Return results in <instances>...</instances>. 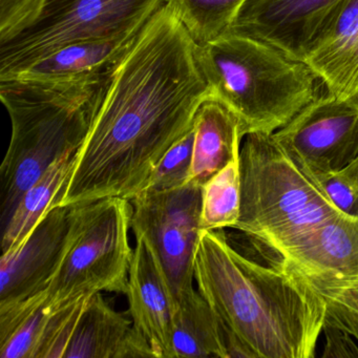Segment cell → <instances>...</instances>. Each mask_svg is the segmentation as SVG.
<instances>
[{
	"mask_svg": "<svg viewBox=\"0 0 358 358\" xmlns=\"http://www.w3.org/2000/svg\"><path fill=\"white\" fill-rule=\"evenodd\" d=\"M196 43L166 5L146 22L102 85L70 179L52 208L135 198L211 96Z\"/></svg>",
	"mask_w": 358,
	"mask_h": 358,
	"instance_id": "6da1fadb",
	"label": "cell"
},
{
	"mask_svg": "<svg viewBox=\"0 0 358 358\" xmlns=\"http://www.w3.org/2000/svg\"><path fill=\"white\" fill-rule=\"evenodd\" d=\"M194 275L221 320L228 358L315 356L326 305L282 259L261 265L223 229L202 230Z\"/></svg>",
	"mask_w": 358,
	"mask_h": 358,
	"instance_id": "7a4b0ae2",
	"label": "cell"
},
{
	"mask_svg": "<svg viewBox=\"0 0 358 358\" xmlns=\"http://www.w3.org/2000/svg\"><path fill=\"white\" fill-rule=\"evenodd\" d=\"M196 56L211 96L238 117L245 137L272 135L318 96L320 80L305 62L252 37L227 31L196 45Z\"/></svg>",
	"mask_w": 358,
	"mask_h": 358,
	"instance_id": "3957f363",
	"label": "cell"
},
{
	"mask_svg": "<svg viewBox=\"0 0 358 358\" xmlns=\"http://www.w3.org/2000/svg\"><path fill=\"white\" fill-rule=\"evenodd\" d=\"M106 80L59 85L0 80L12 123L0 167L3 229L27 190L57 159L81 148Z\"/></svg>",
	"mask_w": 358,
	"mask_h": 358,
	"instance_id": "277c9868",
	"label": "cell"
},
{
	"mask_svg": "<svg viewBox=\"0 0 358 358\" xmlns=\"http://www.w3.org/2000/svg\"><path fill=\"white\" fill-rule=\"evenodd\" d=\"M241 213L234 229L278 257L341 213L287 156L272 135L246 136L241 148Z\"/></svg>",
	"mask_w": 358,
	"mask_h": 358,
	"instance_id": "5b68a950",
	"label": "cell"
},
{
	"mask_svg": "<svg viewBox=\"0 0 358 358\" xmlns=\"http://www.w3.org/2000/svg\"><path fill=\"white\" fill-rule=\"evenodd\" d=\"M131 215V201L117 196L72 205L68 244L45 289V306L60 307L102 291L127 294Z\"/></svg>",
	"mask_w": 358,
	"mask_h": 358,
	"instance_id": "8992f818",
	"label": "cell"
},
{
	"mask_svg": "<svg viewBox=\"0 0 358 358\" xmlns=\"http://www.w3.org/2000/svg\"><path fill=\"white\" fill-rule=\"evenodd\" d=\"M166 0H47L28 30L0 49V75L81 41L137 34Z\"/></svg>",
	"mask_w": 358,
	"mask_h": 358,
	"instance_id": "52a82bcc",
	"label": "cell"
},
{
	"mask_svg": "<svg viewBox=\"0 0 358 358\" xmlns=\"http://www.w3.org/2000/svg\"><path fill=\"white\" fill-rule=\"evenodd\" d=\"M131 203V230L152 248L176 310L194 289V255L202 232V186L187 183L165 192L145 190Z\"/></svg>",
	"mask_w": 358,
	"mask_h": 358,
	"instance_id": "ba28073f",
	"label": "cell"
},
{
	"mask_svg": "<svg viewBox=\"0 0 358 358\" xmlns=\"http://www.w3.org/2000/svg\"><path fill=\"white\" fill-rule=\"evenodd\" d=\"M272 138L306 175L345 169L358 157V94L318 95Z\"/></svg>",
	"mask_w": 358,
	"mask_h": 358,
	"instance_id": "9c48e42d",
	"label": "cell"
},
{
	"mask_svg": "<svg viewBox=\"0 0 358 358\" xmlns=\"http://www.w3.org/2000/svg\"><path fill=\"white\" fill-rule=\"evenodd\" d=\"M343 0H245L230 32L268 43L305 62Z\"/></svg>",
	"mask_w": 358,
	"mask_h": 358,
	"instance_id": "30bf717a",
	"label": "cell"
},
{
	"mask_svg": "<svg viewBox=\"0 0 358 358\" xmlns=\"http://www.w3.org/2000/svg\"><path fill=\"white\" fill-rule=\"evenodd\" d=\"M71 222L72 205L51 208L18 248L1 253L0 306L45 291L66 251Z\"/></svg>",
	"mask_w": 358,
	"mask_h": 358,
	"instance_id": "8fae6325",
	"label": "cell"
},
{
	"mask_svg": "<svg viewBox=\"0 0 358 358\" xmlns=\"http://www.w3.org/2000/svg\"><path fill=\"white\" fill-rule=\"evenodd\" d=\"M134 327L148 341L156 358H173L175 306L148 243L136 238L127 289Z\"/></svg>",
	"mask_w": 358,
	"mask_h": 358,
	"instance_id": "7c38bea8",
	"label": "cell"
},
{
	"mask_svg": "<svg viewBox=\"0 0 358 358\" xmlns=\"http://www.w3.org/2000/svg\"><path fill=\"white\" fill-rule=\"evenodd\" d=\"M137 35L71 43L29 66L0 75V80L41 85L101 83Z\"/></svg>",
	"mask_w": 358,
	"mask_h": 358,
	"instance_id": "4fadbf2b",
	"label": "cell"
},
{
	"mask_svg": "<svg viewBox=\"0 0 358 358\" xmlns=\"http://www.w3.org/2000/svg\"><path fill=\"white\" fill-rule=\"evenodd\" d=\"M306 64L337 99L358 94V0H343L320 33Z\"/></svg>",
	"mask_w": 358,
	"mask_h": 358,
	"instance_id": "5bb4252c",
	"label": "cell"
},
{
	"mask_svg": "<svg viewBox=\"0 0 358 358\" xmlns=\"http://www.w3.org/2000/svg\"><path fill=\"white\" fill-rule=\"evenodd\" d=\"M155 357L148 341L133 320L95 293L75 328L64 358Z\"/></svg>",
	"mask_w": 358,
	"mask_h": 358,
	"instance_id": "9a60e30c",
	"label": "cell"
},
{
	"mask_svg": "<svg viewBox=\"0 0 358 358\" xmlns=\"http://www.w3.org/2000/svg\"><path fill=\"white\" fill-rule=\"evenodd\" d=\"M194 131L188 183L202 186L240 156L241 142L245 135L238 117L213 96L199 106Z\"/></svg>",
	"mask_w": 358,
	"mask_h": 358,
	"instance_id": "2e32d148",
	"label": "cell"
},
{
	"mask_svg": "<svg viewBox=\"0 0 358 358\" xmlns=\"http://www.w3.org/2000/svg\"><path fill=\"white\" fill-rule=\"evenodd\" d=\"M280 259L339 278H356L358 217L341 215L324 222Z\"/></svg>",
	"mask_w": 358,
	"mask_h": 358,
	"instance_id": "e0dca14e",
	"label": "cell"
},
{
	"mask_svg": "<svg viewBox=\"0 0 358 358\" xmlns=\"http://www.w3.org/2000/svg\"><path fill=\"white\" fill-rule=\"evenodd\" d=\"M173 358H228L219 316L198 290L190 291L173 313Z\"/></svg>",
	"mask_w": 358,
	"mask_h": 358,
	"instance_id": "ac0fdd59",
	"label": "cell"
},
{
	"mask_svg": "<svg viewBox=\"0 0 358 358\" xmlns=\"http://www.w3.org/2000/svg\"><path fill=\"white\" fill-rule=\"evenodd\" d=\"M78 152L73 150L60 157L27 190L3 229L1 253L18 248L52 208L72 175Z\"/></svg>",
	"mask_w": 358,
	"mask_h": 358,
	"instance_id": "d6986e66",
	"label": "cell"
},
{
	"mask_svg": "<svg viewBox=\"0 0 358 358\" xmlns=\"http://www.w3.org/2000/svg\"><path fill=\"white\" fill-rule=\"evenodd\" d=\"M280 259L324 301L326 305L324 322L343 329L358 343V276L339 278Z\"/></svg>",
	"mask_w": 358,
	"mask_h": 358,
	"instance_id": "ffe728a7",
	"label": "cell"
},
{
	"mask_svg": "<svg viewBox=\"0 0 358 358\" xmlns=\"http://www.w3.org/2000/svg\"><path fill=\"white\" fill-rule=\"evenodd\" d=\"M241 213L240 156L202 185L201 229L236 227Z\"/></svg>",
	"mask_w": 358,
	"mask_h": 358,
	"instance_id": "44dd1931",
	"label": "cell"
},
{
	"mask_svg": "<svg viewBox=\"0 0 358 358\" xmlns=\"http://www.w3.org/2000/svg\"><path fill=\"white\" fill-rule=\"evenodd\" d=\"M245 0H166L196 45L227 32Z\"/></svg>",
	"mask_w": 358,
	"mask_h": 358,
	"instance_id": "7402d4cb",
	"label": "cell"
},
{
	"mask_svg": "<svg viewBox=\"0 0 358 358\" xmlns=\"http://www.w3.org/2000/svg\"><path fill=\"white\" fill-rule=\"evenodd\" d=\"M194 141L192 127L161 159L141 192H165L187 184L192 169Z\"/></svg>",
	"mask_w": 358,
	"mask_h": 358,
	"instance_id": "603a6c76",
	"label": "cell"
},
{
	"mask_svg": "<svg viewBox=\"0 0 358 358\" xmlns=\"http://www.w3.org/2000/svg\"><path fill=\"white\" fill-rule=\"evenodd\" d=\"M307 176L341 213L358 217V180L348 167L335 173Z\"/></svg>",
	"mask_w": 358,
	"mask_h": 358,
	"instance_id": "cb8c5ba5",
	"label": "cell"
},
{
	"mask_svg": "<svg viewBox=\"0 0 358 358\" xmlns=\"http://www.w3.org/2000/svg\"><path fill=\"white\" fill-rule=\"evenodd\" d=\"M47 0H0V45L28 30L43 13Z\"/></svg>",
	"mask_w": 358,
	"mask_h": 358,
	"instance_id": "d4e9b609",
	"label": "cell"
},
{
	"mask_svg": "<svg viewBox=\"0 0 358 358\" xmlns=\"http://www.w3.org/2000/svg\"><path fill=\"white\" fill-rule=\"evenodd\" d=\"M322 332L326 336V347L322 357H358L355 338L349 333L333 324H324Z\"/></svg>",
	"mask_w": 358,
	"mask_h": 358,
	"instance_id": "484cf974",
	"label": "cell"
},
{
	"mask_svg": "<svg viewBox=\"0 0 358 358\" xmlns=\"http://www.w3.org/2000/svg\"><path fill=\"white\" fill-rule=\"evenodd\" d=\"M348 169L351 171V173L357 178L358 180V157L351 163V164L348 165Z\"/></svg>",
	"mask_w": 358,
	"mask_h": 358,
	"instance_id": "4316f807",
	"label": "cell"
}]
</instances>
